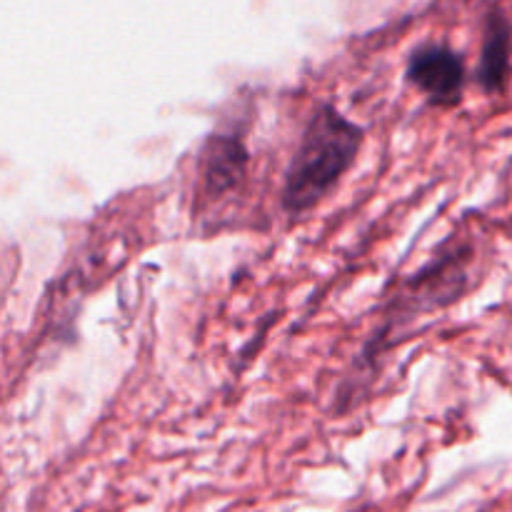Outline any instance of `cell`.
Instances as JSON below:
<instances>
[{
	"label": "cell",
	"mask_w": 512,
	"mask_h": 512,
	"mask_svg": "<svg viewBox=\"0 0 512 512\" xmlns=\"http://www.w3.org/2000/svg\"><path fill=\"white\" fill-rule=\"evenodd\" d=\"M473 260L475 248L470 240L450 238L418 273L403 280L398 293L385 305L383 320L365 345L360 365H375V358L395 345L398 333L410 328L418 315L435 313L460 300V295L468 290Z\"/></svg>",
	"instance_id": "2"
},
{
	"label": "cell",
	"mask_w": 512,
	"mask_h": 512,
	"mask_svg": "<svg viewBox=\"0 0 512 512\" xmlns=\"http://www.w3.org/2000/svg\"><path fill=\"white\" fill-rule=\"evenodd\" d=\"M365 130L333 105L313 110L285 170L280 203L293 218L318 208L358 160Z\"/></svg>",
	"instance_id": "1"
},
{
	"label": "cell",
	"mask_w": 512,
	"mask_h": 512,
	"mask_svg": "<svg viewBox=\"0 0 512 512\" xmlns=\"http://www.w3.org/2000/svg\"><path fill=\"white\" fill-rule=\"evenodd\" d=\"M405 78L425 98L440 108H453L463 100L465 60L453 48L440 43L420 45L408 60Z\"/></svg>",
	"instance_id": "3"
},
{
	"label": "cell",
	"mask_w": 512,
	"mask_h": 512,
	"mask_svg": "<svg viewBox=\"0 0 512 512\" xmlns=\"http://www.w3.org/2000/svg\"><path fill=\"white\" fill-rule=\"evenodd\" d=\"M510 75V28L503 15L495 13L485 30L483 53L478 65V83L485 93H503Z\"/></svg>",
	"instance_id": "5"
},
{
	"label": "cell",
	"mask_w": 512,
	"mask_h": 512,
	"mask_svg": "<svg viewBox=\"0 0 512 512\" xmlns=\"http://www.w3.org/2000/svg\"><path fill=\"white\" fill-rule=\"evenodd\" d=\"M250 153L240 135H210L200 158V193L205 200H220L233 193L248 175Z\"/></svg>",
	"instance_id": "4"
}]
</instances>
